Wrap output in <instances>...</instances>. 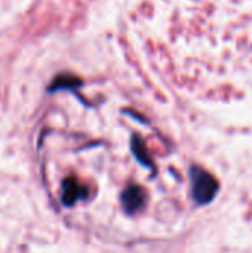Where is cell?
Masks as SVG:
<instances>
[{
	"label": "cell",
	"mask_w": 252,
	"mask_h": 253,
	"mask_svg": "<svg viewBox=\"0 0 252 253\" xmlns=\"http://www.w3.org/2000/svg\"><path fill=\"white\" fill-rule=\"evenodd\" d=\"M190 178H192V194L196 203L206 205L214 200L217 191H218V182L208 170L193 166L190 169Z\"/></svg>",
	"instance_id": "obj_1"
},
{
	"label": "cell",
	"mask_w": 252,
	"mask_h": 253,
	"mask_svg": "<svg viewBox=\"0 0 252 253\" xmlns=\"http://www.w3.org/2000/svg\"><path fill=\"white\" fill-rule=\"evenodd\" d=\"M146 203V193L140 185H129L122 193V206L128 213H137Z\"/></svg>",
	"instance_id": "obj_2"
},
{
	"label": "cell",
	"mask_w": 252,
	"mask_h": 253,
	"mask_svg": "<svg viewBox=\"0 0 252 253\" xmlns=\"http://www.w3.org/2000/svg\"><path fill=\"white\" fill-rule=\"evenodd\" d=\"M88 196V190L83 184H80L76 178H67L62 184V202L67 206L74 205L77 200L85 199Z\"/></svg>",
	"instance_id": "obj_3"
},
{
	"label": "cell",
	"mask_w": 252,
	"mask_h": 253,
	"mask_svg": "<svg viewBox=\"0 0 252 253\" xmlns=\"http://www.w3.org/2000/svg\"><path fill=\"white\" fill-rule=\"evenodd\" d=\"M132 151H134L135 157H137L143 165H146V166H150V165H151L150 156L147 154V151H146V148H144V145H143V142L140 141L138 136H135L134 141H132Z\"/></svg>",
	"instance_id": "obj_4"
}]
</instances>
